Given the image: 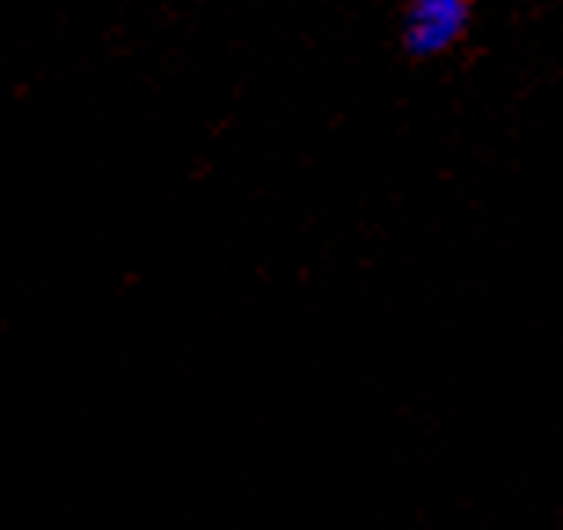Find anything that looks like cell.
<instances>
[{"label":"cell","mask_w":563,"mask_h":530,"mask_svg":"<svg viewBox=\"0 0 563 530\" xmlns=\"http://www.w3.org/2000/svg\"><path fill=\"white\" fill-rule=\"evenodd\" d=\"M468 0H410L402 41L413 55H439L465 33Z\"/></svg>","instance_id":"6da1fadb"}]
</instances>
